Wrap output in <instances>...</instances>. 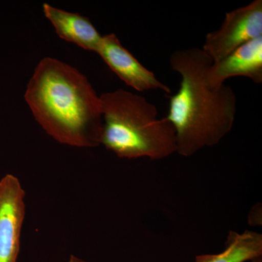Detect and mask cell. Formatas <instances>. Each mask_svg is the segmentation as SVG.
Returning <instances> with one entry per match:
<instances>
[{
    "instance_id": "1",
    "label": "cell",
    "mask_w": 262,
    "mask_h": 262,
    "mask_svg": "<svg viewBox=\"0 0 262 262\" xmlns=\"http://www.w3.org/2000/svg\"><path fill=\"white\" fill-rule=\"evenodd\" d=\"M24 98L36 121L55 140L75 147L101 144L100 96L77 69L56 58H43L29 80Z\"/></svg>"
},
{
    "instance_id": "2",
    "label": "cell",
    "mask_w": 262,
    "mask_h": 262,
    "mask_svg": "<svg viewBox=\"0 0 262 262\" xmlns=\"http://www.w3.org/2000/svg\"><path fill=\"white\" fill-rule=\"evenodd\" d=\"M170 68L182 77L178 92L170 96L167 118L175 129L177 152L191 157L218 144L233 127L237 96L232 88L212 85L208 72L213 62L202 48L174 51Z\"/></svg>"
},
{
    "instance_id": "3",
    "label": "cell",
    "mask_w": 262,
    "mask_h": 262,
    "mask_svg": "<svg viewBox=\"0 0 262 262\" xmlns=\"http://www.w3.org/2000/svg\"><path fill=\"white\" fill-rule=\"evenodd\" d=\"M103 115L101 144L125 159H165L177 152L175 129L144 96L123 89L100 96Z\"/></svg>"
},
{
    "instance_id": "4",
    "label": "cell",
    "mask_w": 262,
    "mask_h": 262,
    "mask_svg": "<svg viewBox=\"0 0 262 262\" xmlns=\"http://www.w3.org/2000/svg\"><path fill=\"white\" fill-rule=\"evenodd\" d=\"M262 36V1L226 13L220 29L206 36L202 50L213 63L221 61L234 50Z\"/></svg>"
},
{
    "instance_id": "5",
    "label": "cell",
    "mask_w": 262,
    "mask_h": 262,
    "mask_svg": "<svg viewBox=\"0 0 262 262\" xmlns=\"http://www.w3.org/2000/svg\"><path fill=\"white\" fill-rule=\"evenodd\" d=\"M25 192L12 174L0 180V262H17L25 218Z\"/></svg>"
},
{
    "instance_id": "6",
    "label": "cell",
    "mask_w": 262,
    "mask_h": 262,
    "mask_svg": "<svg viewBox=\"0 0 262 262\" xmlns=\"http://www.w3.org/2000/svg\"><path fill=\"white\" fill-rule=\"evenodd\" d=\"M120 80L139 92L149 91H163L171 94L167 84L158 80L154 72L144 66L124 48L115 34L102 36L96 52Z\"/></svg>"
},
{
    "instance_id": "7",
    "label": "cell",
    "mask_w": 262,
    "mask_h": 262,
    "mask_svg": "<svg viewBox=\"0 0 262 262\" xmlns=\"http://www.w3.org/2000/svg\"><path fill=\"white\" fill-rule=\"evenodd\" d=\"M234 77H247L254 83H261L262 36L212 63L208 72V82L214 86L225 84L226 80Z\"/></svg>"
},
{
    "instance_id": "8",
    "label": "cell",
    "mask_w": 262,
    "mask_h": 262,
    "mask_svg": "<svg viewBox=\"0 0 262 262\" xmlns=\"http://www.w3.org/2000/svg\"><path fill=\"white\" fill-rule=\"evenodd\" d=\"M42 8L45 16L51 21L61 39L96 53L102 36L89 18L79 13L58 9L47 3L43 4Z\"/></svg>"
},
{
    "instance_id": "9",
    "label": "cell",
    "mask_w": 262,
    "mask_h": 262,
    "mask_svg": "<svg viewBox=\"0 0 262 262\" xmlns=\"http://www.w3.org/2000/svg\"><path fill=\"white\" fill-rule=\"evenodd\" d=\"M262 256V234L246 230L243 233L230 231L225 249L216 254L198 255L195 262H246Z\"/></svg>"
},
{
    "instance_id": "10",
    "label": "cell",
    "mask_w": 262,
    "mask_h": 262,
    "mask_svg": "<svg viewBox=\"0 0 262 262\" xmlns=\"http://www.w3.org/2000/svg\"><path fill=\"white\" fill-rule=\"evenodd\" d=\"M67 262H87L85 261H83V260L80 259V258L77 257V256H70V259L68 260Z\"/></svg>"
},
{
    "instance_id": "11",
    "label": "cell",
    "mask_w": 262,
    "mask_h": 262,
    "mask_svg": "<svg viewBox=\"0 0 262 262\" xmlns=\"http://www.w3.org/2000/svg\"><path fill=\"white\" fill-rule=\"evenodd\" d=\"M251 262H262V258L261 257L257 258L256 259L252 260Z\"/></svg>"
}]
</instances>
